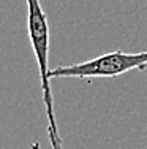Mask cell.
<instances>
[{
  "label": "cell",
  "mask_w": 147,
  "mask_h": 149,
  "mask_svg": "<svg viewBox=\"0 0 147 149\" xmlns=\"http://www.w3.org/2000/svg\"><path fill=\"white\" fill-rule=\"evenodd\" d=\"M27 2V27H29L30 46L33 49L35 60L40 72L41 92L48 116V133L52 149H62V138L59 135L57 120L54 113V98L51 91V78H49V24L48 16L41 6V0H26Z\"/></svg>",
  "instance_id": "1"
},
{
  "label": "cell",
  "mask_w": 147,
  "mask_h": 149,
  "mask_svg": "<svg viewBox=\"0 0 147 149\" xmlns=\"http://www.w3.org/2000/svg\"><path fill=\"white\" fill-rule=\"evenodd\" d=\"M147 67V51L142 52H106L90 60L73 65H59L49 70V78H117L131 70H144Z\"/></svg>",
  "instance_id": "2"
}]
</instances>
